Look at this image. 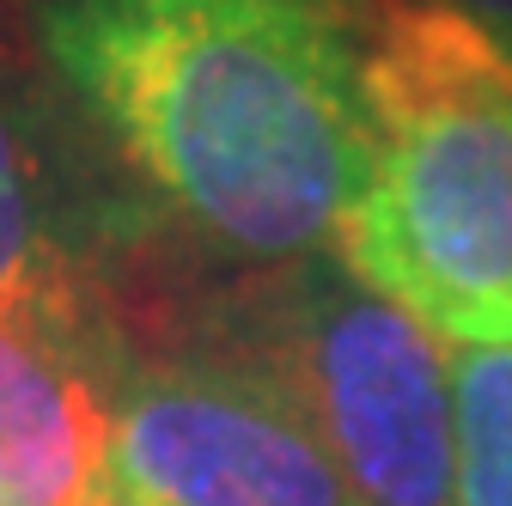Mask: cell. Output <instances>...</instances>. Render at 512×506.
<instances>
[{"mask_svg": "<svg viewBox=\"0 0 512 506\" xmlns=\"http://www.w3.org/2000/svg\"><path fill=\"white\" fill-rule=\"evenodd\" d=\"M214 348L275 378L360 506H458L452 348L336 250L263 269Z\"/></svg>", "mask_w": 512, "mask_h": 506, "instance_id": "cell-3", "label": "cell"}, {"mask_svg": "<svg viewBox=\"0 0 512 506\" xmlns=\"http://www.w3.org/2000/svg\"><path fill=\"white\" fill-rule=\"evenodd\" d=\"M439 7H452L458 19H470L482 37H494L512 55V0H439Z\"/></svg>", "mask_w": 512, "mask_h": 506, "instance_id": "cell-8", "label": "cell"}, {"mask_svg": "<svg viewBox=\"0 0 512 506\" xmlns=\"http://www.w3.org/2000/svg\"><path fill=\"white\" fill-rule=\"evenodd\" d=\"M37 49L208 250L317 257L366 153L360 0H37Z\"/></svg>", "mask_w": 512, "mask_h": 506, "instance_id": "cell-1", "label": "cell"}, {"mask_svg": "<svg viewBox=\"0 0 512 506\" xmlns=\"http://www.w3.org/2000/svg\"><path fill=\"white\" fill-rule=\"evenodd\" d=\"M116 330L86 275L0 293V506H116Z\"/></svg>", "mask_w": 512, "mask_h": 506, "instance_id": "cell-5", "label": "cell"}, {"mask_svg": "<svg viewBox=\"0 0 512 506\" xmlns=\"http://www.w3.org/2000/svg\"><path fill=\"white\" fill-rule=\"evenodd\" d=\"M49 275H80L55 232V183L25 104L0 80V293Z\"/></svg>", "mask_w": 512, "mask_h": 506, "instance_id": "cell-6", "label": "cell"}, {"mask_svg": "<svg viewBox=\"0 0 512 506\" xmlns=\"http://www.w3.org/2000/svg\"><path fill=\"white\" fill-rule=\"evenodd\" d=\"M110 476L135 506H360L269 372L226 348L110 366Z\"/></svg>", "mask_w": 512, "mask_h": 506, "instance_id": "cell-4", "label": "cell"}, {"mask_svg": "<svg viewBox=\"0 0 512 506\" xmlns=\"http://www.w3.org/2000/svg\"><path fill=\"white\" fill-rule=\"evenodd\" d=\"M458 506H512V348H452Z\"/></svg>", "mask_w": 512, "mask_h": 506, "instance_id": "cell-7", "label": "cell"}, {"mask_svg": "<svg viewBox=\"0 0 512 506\" xmlns=\"http://www.w3.org/2000/svg\"><path fill=\"white\" fill-rule=\"evenodd\" d=\"M366 153L336 257L452 348H512V55L439 0H360Z\"/></svg>", "mask_w": 512, "mask_h": 506, "instance_id": "cell-2", "label": "cell"}, {"mask_svg": "<svg viewBox=\"0 0 512 506\" xmlns=\"http://www.w3.org/2000/svg\"><path fill=\"white\" fill-rule=\"evenodd\" d=\"M116 506H135V500H116Z\"/></svg>", "mask_w": 512, "mask_h": 506, "instance_id": "cell-9", "label": "cell"}]
</instances>
